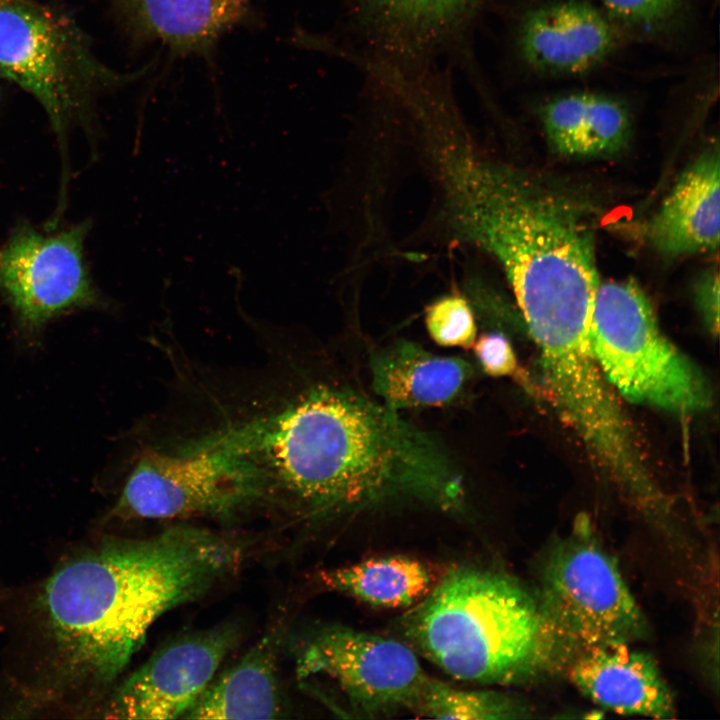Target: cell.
Returning <instances> with one entry per match:
<instances>
[{"label": "cell", "instance_id": "7a4b0ae2", "mask_svg": "<svg viewBox=\"0 0 720 720\" xmlns=\"http://www.w3.org/2000/svg\"><path fill=\"white\" fill-rule=\"evenodd\" d=\"M244 554L241 541L186 524L112 541L50 577L43 597L50 626L74 666L110 681L156 620L203 597L240 567Z\"/></svg>", "mask_w": 720, "mask_h": 720}, {"label": "cell", "instance_id": "484cf974", "mask_svg": "<svg viewBox=\"0 0 720 720\" xmlns=\"http://www.w3.org/2000/svg\"><path fill=\"white\" fill-rule=\"evenodd\" d=\"M0 258H1V252H0Z\"/></svg>", "mask_w": 720, "mask_h": 720}, {"label": "cell", "instance_id": "52a82bcc", "mask_svg": "<svg viewBox=\"0 0 720 720\" xmlns=\"http://www.w3.org/2000/svg\"><path fill=\"white\" fill-rule=\"evenodd\" d=\"M268 496L255 464L219 433L174 454L145 451L114 512L126 518H227Z\"/></svg>", "mask_w": 720, "mask_h": 720}, {"label": "cell", "instance_id": "3957f363", "mask_svg": "<svg viewBox=\"0 0 720 720\" xmlns=\"http://www.w3.org/2000/svg\"><path fill=\"white\" fill-rule=\"evenodd\" d=\"M476 238L500 262L530 335L591 327L600 284L581 199L538 179L483 169L466 184Z\"/></svg>", "mask_w": 720, "mask_h": 720}, {"label": "cell", "instance_id": "ba28073f", "mask_svg": "<svg viewBox=\"0 0 720 720\" xmlns=\"http://www.w3.org/2000/svg\"><path fill=\"white\" fill-rule=\"evenodd\" d=\"M0 72L40 103L59 134L95 88L114 81L71 21L27 0H0Z\"/></svg>", "mask_w": 720, "mask_h": 720}, {"label": "cell", "instance_id": "e0dca14e", "mask_svg": "<svg viewBox=\"0 0 720 720\" xmlns=\"http://www.w3.org/2000/svg\"><path fill=\"white\" fill-rule=\"evenodd\" d=\"M276 636L265 635L215 676L185 719H274L281 712Z\"/></svg>", "mask_w": 720, "mask_h": 720}, {"label": "cell", "instance_id": "9c48e42d", "mask_svg": "<svg viewBox=\"0 0 720 720\" xmlns=\"http://www.w3.org/2000/svg\"><path fill=\"white\" fill-rule=\"evenodd\" d=\"M296 671L301 678H329L369 717L414 711L429 678L406 644L341 625L321 627L306 638Z\"/></svg>", "mask_w": 720, "mask_h": 720}, {"label": "cell", "instance_id": "44dd1931", "mask_svg": "<svg viewBox=\"0 0 720 720\" xmlns=\"http://www.w3.org/2000/svg\"><path fill=\"white\" fill-rule=\"evenodd\" d=\"M425 324L430 337L444 347H473L477 328L468 302L459 295H448L426 309Z\"/></svg>", "mask_w": 720, "mask_h": 720}, {"label": "cell", "instance_id": "d4e9b609", "mask_svg": "<svg viewBox=\"0 0 720 720\" xmlns=\"http://www.w3.org/2000/svg\"><path fill=\"white\" fill-rule=\"evenodd\" d=\"M460 0H386L397 10L421 18L441 16L454 8Z\"/></svg>", "mask_w": 720, "mask_h": 720}, {"label": "cell", "instance_id": "603a6c76", "mask_svg": "<svg viewBox=\"0 0 720 720\" xmlns=\"http://www.w3.org/2000/svg\"><path fill=\"white\" fill-rule=\"evenodd\" d=\"M473 348L481 368L489 376H512L518 369L512 345L501 333L482 334L476 338Z\"/></svg>", "mask_w": 720, "mask_h": 720}, {"label": "cell", "instance_id": "8fae6325", "mask_svg": "<svg viewBox=\"0 0 720 720\" xmlns=\"http://www.w3.org/2000/svg\"><path fill=\"white\" fill-rule=\"evenodd\" d=\"M240 626L224 622L176 638L155 651L111 697L106 717L183 718L240 640Z\"/></svg>", "mask_w": 720, "mask_h": 720}, {"label": "cell", "instance_id": "d6986e66", "mask_svg": "<svg viewBox=\"0 0 720 720\" xmlns=\"http://www.w3.org/2000/svg\"><path fill=\"white\" fill-rule=\"evenodd\" d=\"M136 22L177 49L207 45L237 22L247 0H124Z\"/></svg>", "mask_w": 720, "mask_h": 720}, {"label": "cell", "instance_id": "4fadbf2b", "mask_svg": "<svg viewBox=\"0 0 720 720\" xmlns=\"http://www.w3.org/2000/svg\"><path fill=\"white\" fill-rule=\"evenodd\" d=\"M569 677L584 696L623 715L673 718L674 696L655 659L630 644L596 647L579 653Z\"/></svg>", "mask_w": 720, "mask_h": 720}, {"label": "cell", "instance_id": "7402d4cb", "mask_svg": "<svg viewBox=\"0 0 720 720\" xmlns=\"http://www.w3.org/2000/svg\"><path fill=\"white\" fill-rule=\"evenodd\" d=\"M613 20L641 32H653L670 23L682 0H601Z\"/></svg>", "mask_w": 720, "mask_h": 720}, {"label": "cell", "instance_id": "9a60e30c", "mask_svg": "<svg viewBox=\"0 0 720 720\" xmlns=\"http://www.w3.org/2000/svg\"><path fill=\"white\" fill-rule=\"evenodd\" d=\"M540 118L552 151L567 158L615 156L632 136L627 106L601 92L572 91L552 97L543 105Z\"/></svg>", "mask_w": 720, "mask_h": 720}, {"label": "cell", "instance_id": "8992f818", "mask_svg": "<svg viewBox=\"0 0 720 720\" xmlns=\"http://www.w3.org/2000/svg\"><path fill=\"white\" fill-rule=\"evenodd\" d=\"M538 583L536 600L545 618L576 656L596 647L631 644L648 632L616 561L587 527L550 548Z\"/></svg>", "mask_w": 720, "mask_h": 720}, {"label": "cell", "instance_id": "277c9868", "mask_svg": "<svg viewBox=\"0 0 720 720\" xmlns=\"http://www.w3.org/2000/svg\"><path fill=\"white\" fill-rule=\"evenodd\" d=\"M402 627L421 654L466 682L520 683L573 660L536 598L490 570L448 572L405 615Z\"/></svg>", "mask_w": 720, "mask_h": 720}, {"label": "cell", "instance_id": "cb8c5ba5", "mask_svg": "<svg viewBox=\"0 0 720 720\" xmlns=\"http://www.w3.org/2000/svg\"><path fill=\"white\" fill-rule=\"evenodd\" d=\"M695 296L702 318L714 335L718 332L719 323V273L712 268L698 279Z\"/></svg>", "mask_w": 720, "mask_h": 720}, {"label": "cell", "instance_id": "6da1fadb", "mask_svg": "<svg viewBox=\"0 0 720 720\" xmlns=\"http://www.w3.org/2000/svg\"><path fill=\"white\" fill-rule=\"evenodd\" d=\"M312 518L464 505L463 475L431 435L348 386L318 385L282 410L221 432Z\"/></svg>", "mask_w": 720, "mask_h": 720}, {"label": "cell", "instance_id": "ffe728a7", "mask_svg": "<svg viewBox=\"0 0 720 720\" xmlns=\"http://www.w3.org/2000/svg\"><path fill=\"white\" fill-rule=\"evenodd\" d=\"M423 717L458 720H508L529 717L519 700L494 691L465 690L428 678L414 709Z\"/></svg>", "mask_w": 720, "mask_h": 720}, {"label": "cell", "instance_id": "30bf717a", "mask_svg": "<svg viewBox=\"0 0 720 720\" xmlns=\"http://www.w3.org/2000/svg\"><path fill=\"white\" fill-rule=\"evenodd\" d=\"M89 223L53 236L19 225L0 258V286L29 331L74 307L95 305L99 296L83 262Z\"/></svg>", "mask_w": 720, "mask_h": 720}, {"label": "cell", "instance_id": "5b68a950", "mask_svg": "<svg viewBox=\"0 0 720 720\" xmlns=\"http://www.w3.org/2000/svg\"><path fill=\"white\" fill-rule=\"evenodd\" d=\"M591 344L605 380L629 401L681 414L709 405L702 374L664 336L634 280L600 282Z\"/></svg>", "mask_w": 720, "mask_h": 720}, {"label": "cell", "instance_id": "ac0fdd59", "mask_svg": "<svg viewBox=\"0 0 720 720\" xmlns=\"http://www.w3.org/2000/svg\"><path fill=\"white\" fill-rule=\"evenodd\" d=\"M319 579L329 590L382 608L415 605L433 587L431 573L422 562L400 555L323 570Z\"/></svg>", "mask_w": 720, "mask_h": 720}, {"label": "cell", "instance_id": "2e32d148", "mask_svg": "<svg viewBox=\"0 0 720 720\" xmlns=\"http://www.w3.org/2000/svg\"><path fill=\"white\" fill-rule=\"evenodd\" d=\"M370 371L373 391L395 411L447 404L472 376L464 359L437 356L409 341L374 353Z\"/></svg>", "mask_w": 720, "mask_h": 720}, {"label": "cell", "instance_id": "7c38bea8", "mask_svg": "<svg viewBox=\"0 0 720 720\" xmlns=\"http://www.w3.org/2000/svg\"><path fill=\"white\" fill-rule=\"evenodd\" d=\"M519 42L524 60L536 72L570 76L607 59L616 33L604 10L583 0H559L527 13Z\"/></svg>", "mask_w": 720, "mask_h": 720}, {"label": "cell", "instance_id": "5bb4252c", "mask_svg": "<svg viewBox=\"0 0 720 720\" xmlns=\"http://www.w3.org/2000/svg\"><path fill=\"white\" fill-rule=\"evenodd\" d=\"M719 149L709 147L681 173L648 224L652 246L665 256L713 252L719 246Z\"/></svg>", "mask_w": 720, "mask_h": 720}]
</instances>
